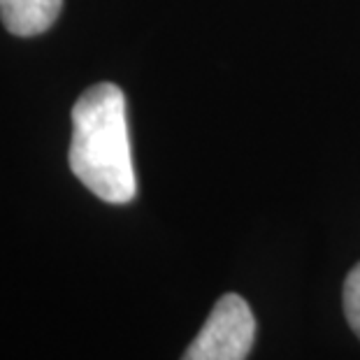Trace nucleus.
<instances>
[{"label": "nucleus", "mask_w": 360, "mask_h": 360, "mask_svg": "<svg viewBox=\"0 0 360 360\" xmlns=\"http://www.w3.org/2000/svg\"><path fill=\"white\" fill-rule=\"evenodd\" d=\"M68 160L75 177L101 200L126 205L137 195L126 96L117 84H96L75 103Z\"/></svg>", "instance_id": "1"}, {"label": "nucleus", "mask_w": 360, "mask_h": 360, "mask_svg": "<svg viewBox=\"0 0 360 360\" xmlns=\"http://www.w3.org/2000/svg\"><path fill=\"white\" fill-rule=\"evenodd\" d=\"M254 337V311L240 295L228 293L214 304L210 319L181 360H247Z\"/></svg>", "instance_id": "2"}, {"label": "nucleus", "mask_w": 360, "mask_h": 360, "mask_svg": "<svg viewBox=\"0 0 360 360\" xmlns=\"http://www.w3.org/2000/svg\"><path fill=\"white\" fill-rule=\"evenodd\" d=\"M63 0H0V21L12 35L33 37L53 26Z\"/></svg>", "instance_id": "3"}, {"label": "nucleus", "mask_w": 360, "mask_h": 360, "mask_svg": "<svg viewBox=\"0 0 360 360\" xmlns=\"http://www.w3.org/2000/svg\"><path fill=\"white\" fill-rule=\"evenodd\" d=\"M344 311H347L351 330L360 340V263L349 272L347 281H344Z\"/></svg>", "instance_id": "4"}]
</instances>
